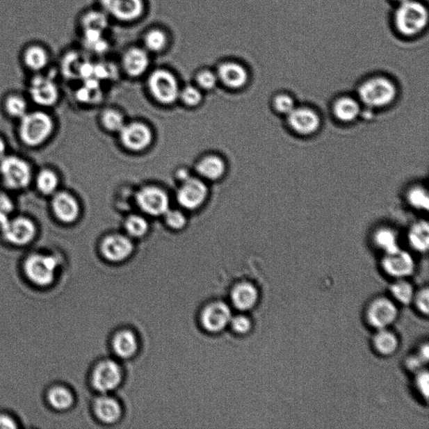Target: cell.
<instances>
[{"mask_svg":"<svg viewBox=\"0 0 429 429\" xmlns=\"http://www.w3.org/2000/svg\"><path fill=\"white\" fill-rule=\"evenodd\" d=\"M275 108L277 112L289 115L294 109V103L291 97L287 95H279L275 97Z\"/></svg>","mask_w":429,"mask_h":429,"instance_id":"cell-45","label":"cell"},{"mask_svg":"<svg viewBox=\"0 0 429 429\" xmlns=\"http://www.w3.org/2000/svg\"><path fill=\"white\" fill-rule=\"evenodd\" d=\"M407 366L411 371H416L420 369V367L423 364V362L418 357H412L407 361Z\"/></svg>","mask_w":429,"mask_h":429,"instance_id":"cell-49","label":"cell"},{"mask_svg":"<svg viewBox=\"0 0 429 429\" xmlns=\"http://www.w3.org/2000/svg\"><path fill=\"white\" fill-rule=\"evenodd\" d=\"M81 26L83 30H96L104 32L108 26V19L100 12H89L81 20Z\"/></svg>","mask_w":429,"mask_h":429,"instance_id":"cell-35","label":"cell"},{"mask_svg":"<svg viewBox=\"0 0 429 429\" xmlns=\"http://www.w3.org/2000/svg\"><path fill=\"white\" fill-rule=\"evenodd\" d=\"M179 97L181 98L183 103L189 106V107H195L202 101V92L199 91L198 88L192 87V86H187L181 90Z\"/></svg>","mask_w":429,"mask_h":429,"instance_id":"cell-41","label":"cell"},{"mask_svg":"<svg viewBox=\"0 0 429 429\" xmlns=\"http://www.w3.org/2000/svg\"><path fill=\"white\" fill-rule=\"evenodd\" d=\"M218 77L214 72L211 71H202L196 76V83L200 88L204 90H211L218 84Z\"/></svg>","mask_w":429,"mask_h":429,"instance_id":"cell-43","label":"cell"},{"mask_svg":"<svg viewBox=\"0 0 429 429\" xmlns=\"http://www.w3.org/2000/svg\"><path fill=\"white\" fill-rule=\"evenodd\" d=\"M18 121L19 140L28 148H39L46 145L55 133L54 118L43 108L30 110Z\"/></svg>","mask_w":429,"mask_h":429,"instance_id":"cell-1","label":"cell"},{"mask_svg":"<svg viewBox=\"0 0 429 429\" xmlns=\"http://www.w3.org/2000/svg\"><path fill=\"white\" fill-rule=\"evenodd\" d=\"M148 84L155 99L163 104H174L181 92L175 76L172 73L162 69L151 73Z\"/></svg>","mask_w":429,"mask_h":429,"instance_id":"cell-9","label":"cell"},{"mask_svg":"<svg viewBox=\"0 0 429 429\" xmlns=\"http://www.w3.org/2000/svg\"><path fill=\"white\" fill-rule=\"evenodd\" d=\"M122 65L130 76H140L147 71L149 65L148 53L140 48H131L125 52Z\"/></svg>","mask_w":429,"mask_h":429,"instance_id":"cell-22","label":"cell"},{"mask_svg":"<svg viewBox=\"0 0 429 429\" xmlns=\"http://www.w3.org/2000/svg\"><path fill=\"white\" fill-rule=\"evenodd\" d=\"M0 234L6 242L15 246H26L38 234L35 220L27 216L14 215L6 222L0 224Z\"/></svg>","mask_w":429,"mask_h":429,"instance_id":"cell-5","label":"cell"},{"mask_svg":"<svg viewBox=\"0 0 429 429\" xmlns=\"http://www.w3.org/2000/svg\"><path fill=\"white\" fill-rule=\"evenodd\" d=\"M28 97L40 108L55 106L60 99V88L52 76L46 73L33 75L28 86Z\"/></svg>","mask_w":429,"mask_h":429,"instance_id":"cell-6","label":"cell"},{"mask_svg":"<svg viewBox=\"0 0 429 429\" xmlns=\"http://www.w3.org/2000/svg\"><path fill=\"white\" fill-rule=\"evenodd\" d=\"M416 386L425 398L428 397L429 375L428 371H420L416 378Z\"/></svg>","mask_w":429,"mask_h":429,"instance_id":"cell-46","label":"cell"},{"mask_svg":"<svg viewBox=\"0 0 429 429\" xmlns=\"http://www.w3.org/2000/svg\"><path fill=\"white\" fill-rule=\"evenodd\" d=\"M3 108L8 117L16 120L30 111L28 98L17 92L7 94L3 101Z\"/></svg>","mask_w":429,"mask_h":429,"instance_id":"cell-27","label":"cell"},{"mask_svg":"<svg viewBox=\"0 0 429 429\" xmlns=\"http://www.w3.org/2000/svg\"><path fill=\"white\" fill-rule=\"evenodd\" d=\"M208 196L206 184L201 179L189 177L182 181L177 192V202L187 210H195L203 205Z\"/></svg>","mask_w":429,"mask_h":429,"instance_id":"cell-12","label":"cell"},{"mask_svg":"<svg viewBox=\"0 0 429 429\" xmlns=\"http://www.w3.org/2000/svg\"><path fill=\"white\" fill-rule=\"evenodd\" d=\"M17 425L15 423V421L9 416L0 415V428H16Z\"/></svg>","mask_w":429,"mask_h":429,"instance_id":"cell-48","label":"cell"},{"mask_svg":"<svg viewBox=\"0 0 429 429\" xmlns=\"http://www.w3.org/2000/svg\"><path fill=\"white\" fill-rule=\"evenodd\" d=\"M428 344H425L422 348H421L419 357L424 363H427L428 361Z\"/></svg>","mask_w":429,"mask_h":429,"instance_id":"cell-50","label":"cell"},{"mask_svg":"<svg viewBox=\"0 0 429 429\" xmlns=\"http://www.w3.org/2000/svg\"><path fill=\"white\" fill-rule=\"evenodd\" d=\"M232 317L231 309L227 305L222 302H215L203 310L202 323L208 332L216 333L230 324Z\"/></svg>","mask_w":429,"mask_h":429,"instance_id":"cell-16","label":"cell"},{"mask_svg":"<svg viewBox=\"0 0 429 429\" xmlns=\"http://www.w3.org/2000/svg\"><path fill=\"white\" fill-rule=\"evenodd\" d=\"M374 345L379 353L387 355L397 350L398 341L394 334L386 329H382L375 336Z\"/></svg>","mask_w":429,"mask_h":429,"instance_id":"cell-31","label":"cell"},{"mask_svg":"<svg viewBox=\"0 0 429 429\" xmlns=\"http://www.w3.org/2000/svg\"><path fill=\"white\" fill-rule=\"evenodd\" d=\"M94 411L97 418L105 423H115L121 416L120 403L107 396L97 399L94 404Z\"/></svg>","mask_w":429,"mask_h":429,"instance_id":"cell-25","label":"cell"},{"mask_svg":"<svg viewBox=\"0 0 429 429\" xmlns=\"http://www.w3.org/2000/svg\"><path fill=\"white\" fill-rule=\"evenodd\" d=\"M106 13L121 22H133L145 11L144 0H100Z\"/></svg>","mask_w":429,"mask_h":429,"instance_id":"cell-13","label":"cell"},{"mask_svg":"<svg viewBox=\"0 0 429 429\" xmlns=\"http://www.w3.org/2000/svg\"><path fill=\"white\" fill-rule=\"evenodd\" d=\"M58 261L55 256L38 253L28 257L24 264V271L33 283L44 287L54 280Z\"/></svg>","mask_w":429,"mask_h":429,"instance_id":"cell-8","label":"cell"},{"mask_svg":"<svg viewBox=\"0 0 429 429\" xmlns=\"http://www.w3.org/2000/svg\"><path fill=\"white\" fill-rule=\"evenodd\" d=\"M48 399L51 405L59 410H67L73 403L71 392L60 387L53 388L49 391Z\"/></svg>","mask_w":429,"mask_h":429,"instance_id":"cell-33","label":"cell"},{"mask_svg":"<svg viewBox=\"0 0 429 429\" xmlns=\"http://www.w3.org/2000/svg\"><path fill=\"white\" fill-rule=\"evenodd\" d=\"M124 227L128 234L133 238H142L149 230V223L141 216L132 215L126 219Z\"/></svg>","mask_w":429,"mask_h":429,"instance_id":"cell-34","label":"cell"},{"mask_svg":"<svg viewBox=\"0 0 429 429\" xmlns=\"http://www.w3.org/2000/svg\"><path fill=\"white\" fill-rule=\"evenodd\" d=\"M408 239L416 250L425 252L428 250L429 245V228L426 222H421L411 228Z\"/></svg>","mask_w":429,"mask_h":429,"instance_id":"cell-30","label":"cell"},{"mask_svg":"<svg viewBox=\"0 0 429 429\" xmlns=\"http://www.w3.org/2000/svg\"><path fill=\"white\" fill-rule=\"evenodd\" d=\"M52 216L64 224H72L79 218L81 207L75 196L67 191H58L51 196Z\"/></svg>","mask_w":429,"mask_h":429,"instance_id":"cell-10","label":"cell"},{"mask_svg":"<svg viewBox=\"0 0 429 429\" xmlns=\"http://www.w3.org/2000/svg\"><path fill=\"white\" fill-rule=\"evenodd\" d=\"M52 59L51 49L40 40H31L20 49V63L33 75L44 73L51 65Z\"/></svg>","mask_w":429,"mask_h":429,"instance_id":"cell-7","label":"cell"},{"mask_svg":"<svg viewBox=\"0 0 429 429\" xmlns=\"http://www.w3.org/2000/svg\"><path fill=\"white\" fill-rule=\"evenodd\" d=\"M429 293L428 289H425L420 291L416 296V305L418 306L419 309L421 312H423L425 314H428L429 309Z\"/></svg>","mask_w":429,"mask_h":429,"instance_id":"cell-47","label":"cell"},{"mask_svg":"<svg viewBox=\"0 0 429 429\" xmlns=\"http://www.w3.org/2000/svg\"><path fill=\"white\" fill-rule=\"evenodd\" d=\"M7 143L1 136H0V161L7 154Z\"/></svg>","mask_w":429,"mask_h":429,"instance_id":"cell-51","label":"cell"},{"mask_svg":"<svg viewBox=\"0 0 429 429\" xmlns=\"http://www.w3.org/2000/svg\"><path fill=\"white\" fill-rule=\"evenodd\" d=\"M334 113L341 121H353L359 114V106L353 98L343 97L334 104Z\"/></svg>","mask_w":429,"mask_h":429,"instance_id":"cell-29","label":"cell"},{"mask_svg":"<svg viewBox=\"0 0 429 429\" xmlns=\"http://www.w3.org/2000/svg\"><path fill=\"white\" fill-rule=\"evenodd\" d=\"M136 202L140 209L149 216H163L170 209L168 195L156 186L142 188L137 193Z\"/></svg>","mask_w":429,"mask_h":429,"instance_id":"cell-11","label":"cell"},{"mask_svg":"<svg viewBox=\"0 0 429 429\" xmlns=\"http://www.w3.org/2000/svg\"><path fill=\"white\" fill-rule=\"evenodd\" d=\"M122 380L120 366L107 359L96 366L92 374V385L100 392L111 391L120 385Z\"/></svg>","mask_w":429,"mask_h":429,"instance_id":"cell-14","label":"cell"},{"mask_svg":"<svg viewBox=\"0 0 429 429\" xmlns=\"http://www.w3.org/2000/svg\"><path fill=\"white\" fill-rule=\"evenodd\" d=\"M35 171L27 159L7 154L0 161V181L10 191H22L33 184Z\"/></svg>","mask_w":429,"mask_h":429,"instance_id":"cell-2","label":"cell"},{"mask_svg":"<svg viewBox=\"0 0 429 429\" xmlns=\"http://www.w3.org/2000/svg\"><path fill=\"white\" fill-rule=\"evenodd\" d=\"M218 80L229 88L238 89L244 87L248 81V73L242 65L225 63L219 65Z\"/></svg>","mask_w":429,"mask_h":429,"instance_id":"cell-21","label":"cell"},{"mask_svg":"<svg viewBox=\"0 0 429 429\" xmlns=\"http://www.w3.org/2000/svg\"><path fill=\"white\" fill-rule=\"evenodd\" d=\"M359 99L371 108H381L394 101L397 91L394 83L385 77H374L364 81L359 88Z\"/></svg>","mask_w":429,"mask_h":429,"instance_id":"cell-4","label":"cell"},{"mask_svg":"<svg viewBox=\"0 0 429 429\" xmlns=\"http://www.w3.org/2000/svg\"><path fill=\"white\" fill-rule=\"evenodd\" d=\"M101 251L106 259L118 263L128 259L133 251V244L128 236L110 235L102 243Z\"/></svg>","mask_w":429,"mask_h":429,"instance_id":"cell-17","label":"cell"},{"mask_svg":"<svg viewBox=\"0 0 429 429\" xmlns=\"http://www.w3.org/2000/svg\"><path fill=\"white\" fill-rule=\"evenodd\" d=\"M120 133L122 145L130 150H144L153 141L152 131L142 122H131L124 125Z\"/></svg>","mask_w":429,"mask_h":429,"instance_id":"cell-15","label":"cell"},{"mask_svg":"<svg viewBox=\"0 0 429 429\" xmlns=\"http://www.w3.org/2000/svg\"><path fill=\"white\" fill-rule=\"evenodd\" d=\"M259 296V291L254 285L242 283L232 290V301L236 309L244 311L254 307Z\"/></svg>","mask_w":429,"mask_h":429,"instance_id":"cell-24","label":"cell"},{"mask_svg":"<svg viewBox=\"0 0 429 429\" xmlns=\"http://www.w3.org/2000/svg\"><path fill=\"white\" fill-rule=\"evenodd\" d=\"M394 1L398 2V3H401L403 2L407 1V0H394Z\"/></svg>","mask_w":429,"mask_h":429,"instance_id":"cell-52","label":"cell"},{"mask_svg":"<svg viewBox=\"0 0 429 429\" xmlns=\"http://www.w3.org/2000/svg\"><path fill=\"white\" fill-rule=\"evenodd\" d=\"M15 214V203L12 196L6 191H0V224Z\"/></svg>","mask_w":429,"mask_h":429,"instance_id":"cell-39","label":"cell"},{"mask_svg":"<svg viewBox=\"0 0 429 429\" xmlns=\"http://www.w3.org/2000/svg\"><path fill=\"white\" fill-rule=\"evenodd\" d=\"M33 184L40 195L51 197L59 191L60 181L56 171L46 167L35 173Z\"/></svg>","mask_w":429,"mask_h":429,"instance_id":"cell-23","label":"cell"},{"mask_svg":"<svg viewBox=\"0 0 429 429\" xmlns=\"http://www.w3.org/2000/svg\"><path fill=\"white\" fill-rule=\"evenodd\" d=\"M163 216H165L166 224L175 230H179L186 225V216L181 211L169 209Z\"/></svg>","mask_w":429,"mask_h":429,"instance_id":"cell-42","label":"cell"},{"mask_svg":"<svg viewBox=\"0 0 429 429\" xmlns=\"http://www.w3.org/2000/svg\"><path fill=\"white\" fill-rule=\"evenodd\" d=\"M167 43H168V38L165 33L161 30L150 31L145 35V47L151 51H162L166 47Z\"/></svg>","mask_w":429,"mask_h":429,"instance_id":"cell-36","label":"cell"},{"mask_svg":"<svg viewBox=\"0 0 429 429\" xmlns=\"http://www.w3.org/2000/svg\"><path fill=\"white\" fill-rule=\"evenodd\" d=\"M382 266L390 276L403 277L414 272V261L410 253L398 249L394 252L387 253L383 259Z\"/></svg>","mask_w":429,"mask_h":429,"instance_id":"cell-19","label":"cell"},{"mask_svg":"<svg viewBox=\"0 0 429 429\" xmlns=\"http://www.w3.org/2000/svg\"><path fill=\"white\" fill-rule=\"evenodd\" d=\"M289 124L298 133L308 136L318 129L320 118L312 110L308 108H294L289 114Z\"/></svg>","mask_w":429,"mask_h":429,"instance_id":"cell-20","label":"cell"},{"mask_svg":"<svg viewBox=\"0 0 429 429\" xmlns=\"http://www.w3.org/2000/svg\"><path fill=\"white\" fill-rule=\"evenodd\" d=\"M375 243L378 246L387 253L398 251L399 248L397 236L391 229H380L375 235Z\"/></svg>","mask_w":429,"mask_h":429,"instance_id":"cell-32","label":"cell"},{"mask_svg":"<svg viewBox=\"0 0 429 429\" xmlns=\"http://www.w3.org/2000/svg\"><path fill=\"white\" fill-rule=\"evenodd\" d=\"M397 316V307L386 298L375 300L367 311V318L370 324L379 330L386 329L394 323Z\"/></svg>","mask_w":429,"mask_h":429,"instance_id":"cell-18","label":"cell"},{"mask_svg":"<svg viewBox=\"0 0 429 429\" xmlns=\"http://www.w3.org/2000/svg\"><path fill=\"white\" fill-rule=\"evenodd\" d=\"M428 11L423 3L407 0L399 3L394 13V24L400 34L406 38L418 35L427 27Z\"/></svg>","mask_w":429,"mask_h":429,"instance_id":"cell-3","label":"cell"},{"mask_svg":"<svg viewBox=\"0 0 429 429\" xmlns=\"http://www.w3.org/2000/svg\"><path fill=\"white\" fill-rule=\"evenodd\" d=\"M408 202L410 205L416 209L428 210L429 207V199L427 191L422 188H414L410 191L407 195Z\"/></svg>","mask_w":429,"mask_h":429,"instance_id":"cell-40","label":"cell"},{"mask_svg":"<svg viewBox=\"0 0 429 429\" xmlns=\"http://www.w3.org/2000/svg\"><path fill=\"white\" fill-rule=\"evenodd\" d=\"M102 122H103L105 129H107L112 132H120L124 124V117L120 112L115 110L108 109L102 115Z\"/></svg>","mask_w":429,"mask_h":429,"instance_id":"cell-37","label":"cell"},{"mask_svg":"<svg viewBox=\"0 0 429 429\" xmlns=\"http://www.w3.org/2000/svg\"><path fill=\"white\" fill-rule=\"evenodd\" d=\"M391 291L400 303L410 304L414 299V289L405 281H398L391 286Z\"/></svg>","mask_w":429,"mask_h":429,"instance_id":"cell-38","label":"cell"},{"mask_svg":"<svg viewBox=\"0 0 429 429\" xmlns=\"http://www.w3.org/2000/svg\"><path fill=\"white\" fill-rule=\"evenodd\" d=\"M113 348L118 357L124 359L133 357L138 350L137 338L129 330H122L114 337Z\"/></svg>","mask_w":429,"mask_h":429,"instance_id":"cell-28","label":"cell"},{"mask_svg":"<svg viewBox=\"0 0 429 429\" xmlns=\"http://www.w3.org/2000/svg\"><path fill=\"white\" fill-rule=\"evenodd\" d=\"M196 171L203 178L209 181H216L222 177L226 171V163L222 158L209 155L200 161L196 165Z\"/></svg>","mask_w":429,"mask_h":429,"instance_id":"cell-26","label":"cell"},{"mask_svg":"<svg viewBox=\"0 0 429 429\" xmlns=\"http://www.w3.org/2000/svg\"><path fill=\"white\" fill-rule=\"evenodd\" d=\"M232 330L238 334H246L251 330L252 323L246 316H238L231 318Z\"/></svg>","mask_w":429,"mask_h":429,"instance_id":"cell-44","label":"cell"}]
</instances>
